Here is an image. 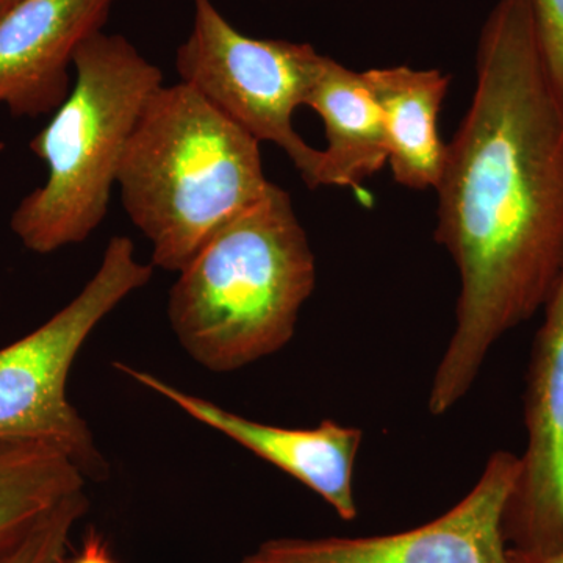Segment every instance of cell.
<instances>
[{"label":"cell","instance_id":"4","mask_svg":"<svg viewBox=\"0 0 563 563\" xmlns=\"http://www.w3.org/2000/svg\"><path fill=\"white\" fill-rule=\"evenodd\" d=\"M68 98L31 141L46 181L21 199L10 228L47 255L90 239L106 220L125 147L163 73L122 35L98 32L73 63Z\"/></svg>","mask_w":563,"mask_h":563},{"label":"cell","instance_id":"6","mask_svg":"<svg viewBox=\"0 0 563 563\" xmlns=\"http://www.w3.org/2000/svg\"><path fill=\"white\" fill-rule=\"evenodd\" d=\"M192 27L176 52L181 84L251 133L276 144L307 187H318L321 151L292 128L296 109L306 106L322 57L306 43L257 40L225 20L213 0H192Z\"/></svg>","mask_w":563,"mask_h":563},{"label":"cell","instance_id":"14","mask_svg":"<svg viewBox=\"0 0 563 563\" xmlns=\"http://www.w3.org/2000/svg\"><path fill=\"white\" fill-rule=\"evenodd\" d=\"M84 492L69 496L44 515L0 563H65L74 528L88 512Z\"/></svg>","mask_w":563,"mask_h":563},{"label":"cell","instance_id":"16","mask_svg":"<svg viewBox=\"0 0 563 563\" xmlns=\"http://www.w3.org/2000/svg\"><path fill=\"white\" fill-rule=\"evenodd\" d=\"M65 563H120L111 553L110 544L101 532L91 529L81 540L76 554L68 555Z\"/></svg>","mask_w":563,"mask_h":563},{"label":"cell","instance_id":"10","mask_svg":"<svg viewBox=\"0 0 563 563\" xmlns=\"http://www.w3.org/2000/svg\"><path fill=\"white\" fill-rule=\"evenodd\" d=\"M117 0H24L0 18V103L16 118L52 114L73 87L74 57L103 31Z\"/></svg>","mask_w":563,"mask_h":563},{"label":"cell","instance_id":"13","mask_svg":"<svg viewBox=\"0 0 563 563\" xmlns=\"http://www.w3.org/2000/svg\"><path fill=\"white\" fill-rule=\"evenodd\" d=\"M87 477L57 448L0 442V561L44 515L85 490Z\"/></svg>","mask_w":563,"mask_h":563},{"label":"cell","instance_id":"15","mask_svg":"<svg viewBox=\"0 0 563 563\" xmlns=\"http://www.w3.org/2000/svg\"><path fill=\"white\" fill-rule=\"evenodd\" d=\"M540 47L563 107V0H529Z\"/></svg>","mask_w":563,"mask_h":563},{"label":"cell","instance_id":"17","mask_svg":"<svg viewBox=\"0 0 563 563\" xmlns=\"http://www.w3.org/2000/svg\"><path fill=\"white\" fill-rule=\"evenodd\" d=\"M507 554H509L510 563H563V548L555 553L547 554L526 553V551L509 548Z\"/></svg>","mask_w":563,"mask_h":563},{"label":"cell","instance_id":"18","mask_svg":"<svg viewBox=\"0 0 563 563\" xmlns=\"http://www.w3.org/2000/svg\"><path fill=\"white\" fill-rule=\"evenodd\" d=\"M21 2H24V0H0V18L9 13L14 7L20 5Z\"/></svg>","mask_w":563,"mask_h":563},{"label":"cell","instance_id":"3","mask_svg":"<svg viewBox=\"0 0 563 563\" xmlns=\"http://www.w3.org/2000/svg\"><path fill=\"white\" fill-rule=\"evenodd\" d=\"M177 274L168 301L177 342L202 368L232 373L291 342L317 262L291 196L272 184Z\"/></svg>","mask_w":563,"mask_h":563},{"label":"cell","instance_id":"1","mask_svg":"<svg viewBox=\"0 0 563 563\" xmlns=\"http://www.w3.org/2000/svg\"><path fill=\"white\" fill-rule=\"evenodd\" d=\"M435 240L461 290L428 407L442 417L493 346L544 309L563 274V107L529 0H498L481 32L476 90L435 185Z\"/></svg>","mask_w":563,"mask_h":563},{"label":"cell","instance_id":"8","mask_svg":"<svg viewBox=\"0 0 563 563\" xmlns=\"http://www.w3.org/2000/svg\"><path fill=\"white\" fill-rule=\"evenodd\" d=\"M543 310L526 379V450L503 515L507 547L537 554L563 548V274Z\"/></svg>","mask_w":563,"mask_h":563},{"label":"cell","instance_id":"9","mask_svg":"<svg viewBox=\"0 0 563 563\" xmlns=\"http://www.w3.org/2000/svg\"><path fill=\"white\" fill-rule=\"evenodd\" d=\"M113 368L317 493L342 520L357 518L354 472L363 442L361 429L332 420L309 429L265 424L180 390L128 363L113 362Z\"/></svg>","mask_w":563,"mask_h":563},{"label":"cell","instance_id":"12","mask_svg":"<svg viewBox=\"0 0 563 563\" xmlns=\"http://www.w3.org/2000/svg\"><path fill=\"white\" fill-rule=\"evenodd\" d=\"M306 106L320 114L328 140L318 187L357 188L388 163L383 113L362 73L324 55Z\"/></svg>","mask_w":563,"mask_h":563},{"label":"cell","instance_id":"11","mask_svg":"<svg viewBox=\"0 0 563 563\" xmlns=\"http://www.w3.org/2000/svg\"><path fill=\"white\" fill-rule=\"evenodd\" d=\"M362 74L383 113L393 177L410 190L435 188L446 162L439 117L451 77L440 69L409 66Z\"/></svg>","mask_w":563,"mask_h":563},{"label":"cell","instance_id":"2","mask_svg":"<svg viewBox=\"0 0 563 563\" xmlns=\"http://www.w3.org/2000/svg\"><path fill=\"white\" fill-rule=\"evenodd\" d=\"M269 185L261 143L181 81L163 84L144 106L117 180L152 265L172 273Z\"/></svg>","mask_w":563,"mask_h":563},{"label":"cell","instance_id":"5","mask_svg":"<svg viewBox=\"0 0 563 563\" xmlns=\"http://www.w3.org/2000/svg\"><path fill=\"white\" fill-rule=\"evenodd\" d=\"M152 276L154 265L136 258L132 240L113 236L76 298L35 331L0 347V442L49 444L87 479L109 477L90 426L69 401V373L95 329Z\"/></svg>","mask_w":563,"mask_h":563},{"label":"cell","instance_id":"7","mask_svg":"<svg viewBox=\"0 0 563 563\" xmlns=\"http://www.w3.org/2000/svg\"><path fill=\"white\" fill-rule=\"evenodd\" d=\"M518 472V455L496 451L468 495L429 523L387 536L280 537L240 563H510L503 515Z\"/></svg>","mask_w":563,"mask_h":563}]
</instances>
